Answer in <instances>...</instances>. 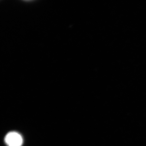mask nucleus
Returning a JSON list of instances; mask_svg holds the SVG:
<instances>
[{"mask_svg": "<svg viewBox=\"0 0 146 146\" xmlns=\"http://www.w3.org/2000/svg\"><path fill=\"white\" fill-rule=\"evenodd\" d=\"M5 141L8 146H21L23 143V138L21 135L13 131L7 134Z\"/></svg>", "mask_w": 146, "mask_h": 146, "instance_id": "f257e3e1", "label": "nucleus"}]
</instances>
